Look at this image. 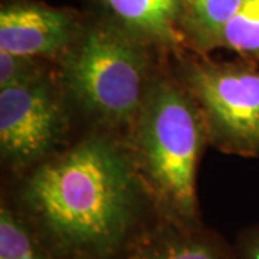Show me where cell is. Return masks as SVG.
Returning a JSON list of instances; mask_svg holds the SVG:
<instances>
[{
	"instance_id": "6da1fadb",
	"label": "cell",
	"mask_w": 259,
	"mask_h": 259,
	"mask_svg": "<svg viewBox=\"0 0 259 259\" xmlns=\"http://www.w3.org/2000/svg\"><path fill=\"white\" fill-rule=\"evenodd\" d=\"M26 173L20 197L30 221L52 246L75 256L118 249L147 199L124 139L102 130Z\"/></svg>"
},
{
	"instance_id": "52a82bcc",
	"label": "cell",
	"mask_w": 259,
	"mask_h": 259,
	"mask_svg": "<svg viewBox=\"0 0 259 259\" xmlns=\"http://www.w3.org/2000/svg\"><path fill=\"white\" fill-rule=\"evenodd\" d=\"M112 22L144 45L179 55L187 47L183 0H95Z\"/></svg>"
},
{
	"instance_id": "277c9868",
	"label": "cell",
	"mask_w": 259,
	"mask_h": 259,
	"mask_svg": "<svg viewBox=\"0 0 259 259\" xmlns=\"http://www.w3.org/2000/svg\"><path fill=\"white\" fill-rule=\"evenodd\" d=\"M177 78L200 108L209 144L228 154L259 157V62L185 56Z\"/></svg>"
},
{
	"instance_id": "3957f363",
	"label": "cell",
	"mask_w": 259,
	"mask_h": 259,
	"mask_svg": "<svg viewBox=\"0 0 259 259\" xmlns=\"http://www.w3.org/2000/svg\"><path fill=\"white\" fill-rule=\"evenodd\" d=\"M151 51L107 19L85 23L58 62V79L69 104L95 128L124 139L157 74Z\"/></svg>"
},
{
	"instance_id": "ba28073f",
	"label": "cell",
	"mask_w": 259,
	"mask_h": 259,
	"mask_svg": "<svg viewBox=\"0 0 259 259\" xmlns=\"http://www.w3.org/2000/svg\"><path fill=\"white\" fill-rule=\"evenodd\" d=\"M192 229L166 221L161 229L140 242L131 259H225L210 239Z\"/></svg>"
},
{
	"instance_id": "5b68a950",
	"label": "cell",
	"mask_w": 259,
	"mask_h": 259,
	"mask_svg": "<svg viewBox=\"0 0 259 259\" xmlns=\"http://www.w3.org/2000/svg\"><path fill=\"white\" fill-rule=\"evenodd\" d=\"M69 101L58 76L0 90V154L15 171H29L66 148Z\"/></svg>"
},
{
	"instance_id": "9c48e42d",
	"label": "cell",
	"mask_w": 259,
	"mask_h": 259,
	"mask_svg": "<svg viewBox=\"0 0 259 259\" xmlns=\"http://www.w3.org/2000/svg\"><path fill=\"white\" fill-rule=\"evenodd\" d=\"M242 0H183L182 28L187 47L206 55L219 48L223 28Z\"/></svg>"
},
{
	"instance_id": "8992f818",
	"label": "cell",
	"mask_w": 259,
	"mask_h": 259,
	"mask_svg": "<svg viewBox=\"0 0 259 259\" xmlns=\"http://www.w3.org/2000/svg\"><path fill=\"white\" fill-rule=\"evenodd\" d=\"M85 28L78 12L33 0H10L0 8V51L59 62Z\"/></svg>"
},
{
	"instance_id": "7a4b0ae2",
	"label": "cell",
	"mask_w": 259,
	"mask_h": 259,
	"mask_svg": "<svg viewBox=\"0 0 259 259\" xmlns=\"http://www.w3.org/2000/svg\"><path fill=\"white\" fill-rule=\"evenodd\" d=\"M124 143L148 200L167 222L194 226L197 167L209 139L199 105L177 76L156 74Z\"/></svg>"
},
{
	"instance_id": "7c38bea8",
	"label": "cell",
	"mask_w": 259,
	"mask_h": 259,
	"mask_svg": "<svg viewBox=\"0 0 259 259\" xmlns=\"http://www.w3.org/2000/svg\"><path fill=\"white\" fill-rule=\"evenodd\" d=\"M47 61L0 51V90L36 81L51 74Z\"/></svg>"
},
{
	"instance_id": "4fadbf2b",
	"label": "cell",
	"mask_w": 259,
	"mask_h": 259,
	"mask_svg": "<svg viewBox=\"0 0 259 259\" xmlns=\"http://www.w3.org/2000/svg\"><path fill=\"white\" fill-rule=\"evenodd\" d=\"M242 259H259V226L242 242Z\"/></svg>"
},
{
	"instance_id": "30bf717a",
	"label": "cell",
	"mask_w": 259,
	"mask_h": 259,
	"mask_svg": "<svg viewBox=\"0 0 259 259\" xmlns=\"http://www.w3.org/2000/svg\"><path fill=\"white\" fill-rule=\"evenodd\" d=\"M0 259H54L36 228L6 202L0 206Z\"/></svg>"
},
{
	"instance_id": "8fae6325",
	"label": "cell",
	"mask_w": 259,
	"mask_h": 259,
	"mask_svg": "<svg viewBox=\"0 0 259 259\" xmlns=\"http://www.w3.org/2000/svg\"><path fill=\"white\" fill-rule=\"evenodd\" d=\"M219 48L232 51L241 59L259 62V0H242L223 28Z\"/></svg>"
}]
</instances>
